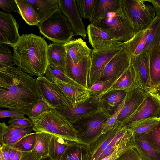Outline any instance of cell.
<instances>
[{"label":"cell","mask_w":160,"mask_h":160,"mask_svg":"<svg viewBox=\"0 0 160 160\" xmlns=\"http://www.w3.org/2000/svg\"><path fill=\"white\" fill-rule=\"evenodd\" d=\"M37 137V132L28 134L11 147L22 152L31 151L33 149Z\"/></svg>","instance_id":"obj_38"},{"label":"cell","mask_w":160,"mask_h":160,"mask_svg":"<svg viewBox=\"0 0 160 160\" xmlns=\"http://www.w3.org/2000/svg\"><path fill=\"white\" fill-rule=\"evenodd\" d=\"M45 75L48 80L53 82L55 80H58L69 84L82 86L71 79L60 70L50 64L47 67Z\"/></svg>","instance_id":"obj_37"},{"label":"cell","mask_w":160,"mask_h":160,"mask_svg":"<svg viewBox=\"0 0 160 160\" xmlns=\"http://www.w3.org/2000/svg\"><path fill=\"white\" fill-rule=\"evenodd\" d=\"M111 116L102 107L71 123L80 140L89 146L102 134L106 124Z\"/></svg>","instance_id":"obj_4"},{"label":"cell","mask_w":160,"mask_h":160,"mask_svg":"<svg viewBox=\"0 0 160 160\" xmlns=\"http://www.w3.org/2000/svg\"><path fill=\"white\" fill-rule=\"evenodd\" d=\"M39 160H52L51 158L48 156L42 158Z\"/></svg>","instance_id":"obj_59"},{"label":"cell","mask_w":160,"mask_h":160,"mask_svg":"<svg viewBox=\"0 0 160 160\" xmlns=\"http://www.w3.org/2000/svg\"><path fill=\"white\" fill-rule=\"evenodd\" d=\"M97 0H75L82 18L89 19L93 12Z\"/></svg>","instance_id":"obj_39"},{"label":"cell","mask_w":160,"mask_h":160,"mask_svg":"<svg viewBox=\"0 0 160 160\" xmlns=\"http://www.w3.org/2000/svg\"><path fill=\"white\" fill-rule=\"evenodd\" d=\"M88 146L72 142L67 148L60 160H88Z\"/></svg>","instance_id":"obj_30"},{"label":"cell","mask_w":160,"mask_h":160,"mask_svg":"<svg viewBox=\"0 0 160 160\" xmlns=\"http://www.w3.org/2000/svg\"><path fill=\"white\" fill-rule=\"evenodd\" d=\"M136 87V83L134 71L130 64L127 69L107 89L102 93L98 98L112 90H122L126 91Z\"/></svg>","instance_id":"obj_24"},{"label":"cell","mask_w":160,"mask_h":160,"mask_svg":"<svg viewBox=\"0 0 160 160\" xmlns=\"http://www.w3.org/2000/svg\"><path fill=\"white\" fill-rule=\"evenodd\" d=\"M8 45L0 44V68L7 67L14 63V57Z\"/></svg>","instance_id":"obj_42"},{"label":"cell","mask_w":160,"mask_h":160,"mask_svg":"<svg viewBox=\"0 0 160 160\" xmlns=\"http://www.w3.org/2000/svg\"><path fill=\"white\" fill-rule=\"evenodd\" d=\"M59 10L67 18L75 35L85 39L87 31L75 0H58Z\"/></svg>","instance_id":"obj_13"},{"label":"cell","mask_w":160,"mask_h":160,"mask_svg":"<svg viewBox=\"0 0 160 160\" xmlns=\"http://www.w3.org/2000/svg\"><path fill=\"white\" fill-rule=\"evenodd\" d=\"M102 107L99 98L91 96L87 100L75 107L70 106L60 109H55L71 123Z\"/></svg>","instance_id":"obj_15"},{"label":"cell","mask_w":160,"mask_h":160,"mask_svg":"<svg viewBox=\"0 0 160 160\" xmlns=\"http://www.w3.org/2000/svg\"><path fill=\"white\" fill-rule=\"evenodd\" d=\"M10 148V147L5 144L2 146L0 147V149H1L2 152L5 160H9V155Z\"/></svg>","instance_id":"obj_54"},{"label":"cell","mask_w":160,"mask_h":160,"mask_svg":"<svg viewBox=\"0 0 160 160\" xmlns=\"http://www.w3.org/2000/svg\"><path fill=\"white\" fill-rule=\"evenodd\" d=\"M144 136L136 140L133 139L132 147L141 160H160V152L151 147Z\"/></svg>","instance_id":"obj_29"},{"label":"cell","mask_w":160,"mask_h":160,"mask_svg":"<svg viewBox=\"0 0 160 160\" xmlns=\"http://www.w3.org/2000/svg\"><path fill=\"white\" fill-rule=\"evenodd\" d=\"M9 46L13 48V63L32 76H44L48 65V45L44 39L33 33L20 35Z\"/></svg>","instance_id":"obj_2"},{"label":"cell","mask_w":160,"mask_h":160,"mask_svg":"<svg viewBox=\"0 0 160 160\" xmlns=\"http://www.w3.org/2000/svg\"><path fill=\"white\" fill-rule=\"evenodd\" d=\"M115 81L111 80L106 81H99L96 82L89 88L91 96L98 98L99 96L108 88Z\"/></svg>","instance_id":"obj_41"},{"label":"cell","mask_w":160,"mask_h":160,"mask_svg":"<svg viewBox=\"0 0 160 160\" xmlns=\"http://www.w3.org/2000/svg\"><path fill=\"white\" fill-rule=\"evenodd\" d=\"M123 125L122 123L116 122L111 128L102 134L89 145L88 160H96L111 142Z\"/></svg>","instance_id":"obj_17"},{"label":"cell","mask_w":160,"mask_h":160,"mask_svg":"<svg viewBox=\"0 0 160 160\" xmlns=\"http://www.w3.org/2000/svg\"><path fill=\"white\" fill-rule=\"evenodd\" d=\"M124 46L122 42L100 49H92L91 62L87 77V88L89 89L100 80L105 67L111 59Z\"/></svg>","instance_id":"obj_8"},{"label":"cell","mask_w":160,"mask_h":160,"mask_svg":"<svg viewBox=\"0 0 160 160\" xmlns=\"http://www.w3.org/2000/svg\"><path fill=\"white\" fill-rule=\"evenodd\" d=\"M52 135L45 132H37L34 147L31 151L41 158L48 156L49 145Z\"/></svg>","instance_id":"obj_35"},{"label":"cell","mask_w":160,"mask_h":160,"mask_svg":"<svg viewBox=\"0 0 160 160\" xmlns=\"http://www.w3.org/2000/svg\"><path fill=\"white\" fill-rule=\"evenodd\" d=\"M24 114L18 112L10 110H0V119L5 118H16L25 116Z\"/></svg>","instance_id":"obj_50"},{"label":"cell","mask_w":160,"mask_h":160,"mask_svg":"<svg viewBox=\"0 0 160 160\" xmlns=\"http://www.w3.org/2000/svg\"><path fill=\"white\" fill-rule=\"evenodd\" d=\"M22 154V152L18 151L12 160H20Z\"/></svg>","instance_id":"obj_57"},{"label":"cell","mask_w":160,"mask_h":160,"mask_svg":"<svg viewBox=\"0 0 160 160\" xmlns=\"http://www.w3.org/2000/svg\"><path fill=\"white\" fill-rule=\"evenodd\" d=\"M28 128L8 125L7 131L4 137V142L11 137L25 130Z\"/></svg>","instance_id":"obj_49"},{"label":"cell","mask_w":160,"mask_h":160,"mask_svg":"<svg viewBox=\"0 0 160 160\" xmlns=\"http://www.w3.org/2000/svg\"><path fill=\"white\" fill-rule=\"evenodd\" d=\"M130 55V64L134 71L138 86L147 91L153 89L150 76L149 53L144 52L137 56Z\"/></svg>","instance_id":"obj_12"},{"label":"cell","mask_w":160,"mask_h":160,"mask_svg":"<svg viewBox=\"0 0 160 160\" xmlns=\"http://www.w3.org/2000/svg\"><path fill=\"white\" fill-rule=\"evenodd\" d=\"M156 89L160 96V84L158 86Z\"/></svg>","instance_id":"obj_60"},{"label":"cell","mask_w":160,"mask_h":160,"mask_svg":"<svg viewBox=\"0 0 160 160\" xmlns=\"http://www.w3.org/2000/svg\"><path fill=\"white\" fill-rule=\"evenodd\" d=\"M116 160H141L134 149L132 147L123 153Z\"/></svg>","instance_id":"obj_48"},{"label":"cell","mask_w":160,"mask_h":160,"mask_svg":"<svg viewBox=\"0 0 160 160\" xmlns=\"http://www.w3.org/2000/svg\"><path fill=\"white\" fill-rule=\"evenodd\" d=\"M9 125L19 127H32L33 124L31 120L25 116L11 118L8 122Z\"/></svg>","instance_id":"obj_44"},{"label":"cell","mask_w":160,"mask_h":160,"mask_svg":"<svg viewBox=\"0 0 160 160\" xmlns=\"http://www.w3.org/2000/svg\"><path fill=\"white\" fill-rule=\"evenodd\" d=\"M0 7L4 12L9 13L14 12L20 14L19 8L15 0H0Z\"/></svg>","instance_id":"obj_45"},{"label":"cell","mask_w":160,"mask_h":160,"mask_svg":"<svg viewBox=\"0 0 160 160\" xmlns=\"http://www.w3.org/2000/svg\"><path fill=\"white\" fill-rule=\"evenodd\" d=\"M40 33L54 42L65 43L75 35L67 18L60 10L39 23Z\"/></svg>","instance_id":"obj_5"},{"label":"cell","mask_w":160,"mask_h":160,"mask_svg":"<svg viewBox=\"0 0 160 160\" xmlns=\"http://www.w3.org/2000/svg\"><path fill=\"white\" fill-rule=\"evenodd\" d=\"M67 54L72 62L76 64L92 55V49L82 38L71 40L64 44Z\"/></svg>","instance_id":"obj_19"},{"label":"cell","mask_w":160,"mask_h":160,"mask_svg":"<svg viewBox=\"0 0 160 160\" xmlns=\"http://www.w3.org/2000/svg\"><path fill=\"white\" fill-rule=\"evenodd\" d=\"M127 91L122 90H112L99 98L103 107L111 115L117 109L124 100Z\"/></svg>","instance_id":"obj_25"},{"label":"cell","mask_w":160,"mask_h":160,"mask_svg":"<svg viewBox=\"0 0 160 160\" xmlns=\"http://www.w3.org/2000/svg\"><path fill=\"white\" fill-rule=\"evenodd\" d=\"M144 136L151 147L160 152V122Z\"/></svg>","instance_id":"obj_40"},{"label":"cell","mask_w":160,"mask_h":160,"mask_svg":"<svg viewBox=\"0 0 160 160\" xmlns=\"http://www.w3.org/2000/svg\"><path fill=\"white\" fill-rule=\"evenodd\" d=\"M145 0H122V9L135 34L148 28L156 16L153 6Z\"/></svg>","instance_id":"obj_6"},{"label":"cell","mask_w":160,"mask_h":160,"mask_svg":"<svg viewBox=\"0 0 160 160\" xmlns=\"http://www.w3.org/2000/svg\"><path fill=\"white\" fill-rule=\"evenodd\" d=\"M150 73L153 88L160 84V44L154 46L149 52Z\"/></svg>","instance_id":"obj_28"},{"label":"cell","mask_w":160,"mask_h":160,"mask_svg":"<svg viewBox=\"0 0 160 160\" xmlns=\"http://www.w3.org/2000/svg\"><path fill=\"white\" fill-rule=\"evenodd\" d=\"M148 27L151 30L148 36L146 43L142 53H149L154 46L160 44V18L156 15Z\"/></svg>","instance_id":"obj_34"},{"label":"cell","mask_w":160,"mask_h":160,"mask_svg":"<svg viewBox=\"0 0 160 160\" xmlns=\"http://www.w3.org/2000/svg\"><path fill=\"white\" fill-rule=\"evenodd\" d=\"M87 32L89 42L93 49H100L119 42L107 32L91 23L87 27Z\"/></svg>","instance_id":"obj_20"},{"label":"cell","mask_w":160,"mask_h":160,"mask_svg":"<svg viewBox=\"0 0 160 160\" xmlns=\"http://www.w3.org/2000/svg\"><path fill=\"white\" fill-rule=\"evenodd\" d=\"M91 57L92 55L75 64L67 54L66 56L65 73L75 82L87 88V77Z\"/></svg>","instance_id":"obj_16"},{"label":"cell","mask_w":160,"mask_h":160,"mask_svg":"<svg viewBox=\"0 0 160 160\" xmlns=\"http://www.w3.org/2000/svg\"><path fill=\"white\" fill-rule=\"evenodd\" d=\"M51 108V106L46 101L40 100L33 107L31 111V115L29 118L37 117Z\"/></svg>","instance_id":"obj_43"},{"label":"cell","mask_w":160,"mask_h":160,"mask_svg":"<svg viewBox=\"0 0 160 160\" xmlns=\"http://www.w3.org/2000/svg\"><path fill=\"white\" fill-rule=\"evenodd\" d=\"M35 10L40 22L59 10L58 0H26Z\"/></svg>","instance_id":"obj_26"},{"label":"cell","mask_w":160,"mask_h":160,"mask_svg":"<svg viewBox=\"0 0 160 160\" xmlns=\"http://www.w3.org/2000/svg\"><path fill=\"white\" fill-rule=\"evenodd\" d=\"M32 127L28 128L25 130L17 134L4 141L6 145L11 147L13 145L20 140L25 136L32 133Z\"/></svg>","instance_id":"obj_47"},{"label":"cell","mask_w":160,"mask_h":160,"mask_svg":"<svg viewBox=\"0 0 160 160\" xmlns=\"http://www.w3.org/2000/svg\"><path fill=\"white\" fill-rule=\"evenodd\" d=\"M64 43L53 42L48 45V64L56 67L65 73L67 52Z\"/></svg>","instance_id":"obj_23"},{"label":"cell","mask_w":160,"mask_h":160,"mask_svg":"<svg viewBox=\"0 0 160 160\" xmlns=\"http://www.w3.org/2000/svg\"><path fill=\"white\" fill-rule=\"evenodd\" d=\"M146 2H148L153 5L156 16L160 18V0H147Z\"/></svg>","instance_id":"obj_53"},{"label":"cell","mask_w":160,"mask_h":160,"mask_svg":"<svg viewBox=\"0 0 160 160\" xmlns=\"http://www.w3.org/2000/svg\"><path fill=\"white\" fill-rule=\"evenodd\" d=\"M152 118H160V96L155 88L148 92L138 108L123 125L128 128L139 121Z\"/></svg>","instance_id":"obj_9"},{"label":"cell","mask_w":160,"mask_h":160,"mask_svg":"<svg viewBox=\"0 0 160 160\" xmlns=\"http://www.w3.org/2000/svg\"><path fill=\"white\" fill-rule=\"evenodd\" d=\"M147 91L138 87L127 91L124 106L119 113L116 122L124 124L136 111L145 97Z\"/></svg>","instance_id":"obj_14"},{"label":"cell","mask_w":160,"mask_h":160,"mask_svg":"<svg viewBox=\"0 0 160 160\" xmlns=\"http://www.w3.org/2000/svg\"><path fill=\"white\" fill-rule=\"evenodd\" d=\"M132 134L128 129L115 149L110 154L100 160H116L126 150L132 146Z\"/></svg>","instance_id":"obj_36"},{"label":"cell","mask_w":160,"mask_h":160,"mask_svg":"<svg viewBox=\"0 0 160 160\" xmlns=\"http://www.w3.org/2000/svg\"><path fill=\"white\" fill-rule=\"evenodd\" d=\"M130 54L124 46L105 67L99 81H116L130 65Z\"/></svg>","instance_id":"obj_11"},{"label":"cell","mask_w":160,"mask_h":160,"mask_svg":"<svg viewBox=\"0 0 160 160\" xmlns=\"http://www.w3.org/2000/svg\"><path fill=\"white\" fill-rule=\"evenodd\" d=\"M14 65L0 68V107L29 117L38 102L46 100L37 79Z\"/></svg>","instance_id":"obj_1"},{"label":"cell","mask_w":160,"mask_h":160,"mask_svg":"<svg viewBox=\"0 0 160 160\" xmlns=\"http://www.w3.org/2000/svg\"><path fill=\"white\" fill-rule=\"evenodd\" d=\"M72 142H74L52 135L49 145L48 156L52 160H60L67 148Z\"/></svg>","instance_id":"obj_32"},{"label":"cell","mask_w":160,"mask_h":160,"mask_svg":"<svg viewBox=\"0 0 160 160\" xmlns=\"http://www.w3.org/2000/svg\"><path fill=\"white\" fill-rule=\"evenodd\" d=\"M57 83L70 101L73 107L82 103L91 97L90 90L82 86L67 83L58 80L54 82Z\"/></svg>","instance_id":"obj_18"},{"label":"cell","mask_w":160,"mask_h":160,"mask_svg":"<svg viewBox=\"0 0 160 160\" xmlns=\"http://www.w3.org/2000/svg\"><path fill=\"white\" fill-rule=\"evenodd\" d=\"M29 118L35 132H45L71 142L83 144L78 138L72 124L55 109L51 108L37 117Z\"/></svg>","instance_id":"obj_3"},{"label":"cell","mask_w":160,"mask_h":160,"mask_svg":"<svg viewBox=\"0 0 160 160\" xmlns=\"http://www.w3.org/2000/svg\"><path fill=\"white\" fill-rule=\"evenodd\" d=\"M18 151L11 147L10 150L9 159L12 160L17 153Z\"/></svg>","instance_id":"obj_56"},{"label":"cell","mask_w":160,"mask_h":160,"mask_svg":"<svg viewBox=\"0 0 160 160\" xmlns=\"http://www.w3.org/2000/svg\"><path fill=\"white\" fill-rule=\"evenodd\" d=\"M20 14L26 23L29 25H38L40 22L32 5L26 0H15Z\"/></svg>","instance_id":"obj_33"},{"label":"cell","mask_w":160,"mask_h":160,"mask_svg":"<svg viewBox=\"0 0 160 160\" xmlns=\"http://www.w3.org/2000/svg\"><path fill=\"white\" fill-rule=\"evenodd\" d=\"M19 28V24L12 14L0 11V32L7 38L9 45L14 44L18 40L20 36Z\"/></svg>","instance_id":"obj_21"},{"label":"cell","mask_w":160,"mask_h":160,"mask_svg":"<svg viewBox=\"0 0 160 160\" xmlns=\"http://www.w3.org/2000/svg\"><path fill=\"white\" fill-rule=\"evenodd\" d=\"M160 122V118H149L139 121L128 128L132 132L133 140L143 136Z\"/></svg>","instance_id":"obj_31"},{"label":"cell","mask_w":160,"mask_h":160,"mask_svg":"<svg viewBox=\"0 0 160 160\" xmlns=\"http://www.w3.org/2000/svg\"><path fill=\"white\" fill-rule=\"evenodd\" d=\"M91 24L106 31L119 42H127L135 34L122 9L116 12L110 13Z\"/></svg>","instance_id":"obj_7"},{"label":"cell","mask_w":160,"mask_h":160,"mask_svg":"<svg viewBox=\"0 0 160 160\" xmlns=\"http://www.w3.org/2000/svg\"><path fill=\"white\" fill-rule=\"evenodd\" d=\"M0 160H5L2 152L1 149H0Z\"/></svg>","instance_id":"obj_58"},{"label":"cell","mask_w":160,"mask_h":160,"mask_svg":"<svg viewBox=\"0 0 160 160\" xmlns=\"http://www.w3.org/2000/svg\"><path fill=\"white\" fill-rule=\"evenodd\" d=\"M0 44H6L9 45L10 43L7 38L0 32Z\"/></svg>","instance_id":"obj_55"},{"label":"cell","mask_w":160,"mask_h":160,"mask_svg":"<svg viewBox=\"0 0 160 160\" xmlns=\"http://www.w3.org/2000/svg\"><path fill=\"white\" fill-rule=\"evenodd\" d=\"M150 30L148 26L147 28L136 33L131 39L124 42L131 55L137 56L142 53Z\"/></svg>","instance_id":"obj_27"},{"label":"cell","mask_w":160,"mask_h":160,"mask_svg":"<svg viewBox=\"0 0 160 160\" xmlns=\"http://www.w3.org/2000/svg\"><path fill=\"white\" fill-rule=\"evenodd\" d=\"M124 102V100L119 106L117 110L111 115V117L108 119L104 127L102 134L104 133L110 129L115 124L117 118L123 108Z\"/></svg>","instance_id":"obj_46"},{"label":"cell","mask_w":160,"mask_h":160,"mask_svg":"<svg viewBox=\"0 0 160 160\" xmlns=\"http://www.w3.org/2000/svg\"><path fill=\"white\" fill-rule=\"evenodd\" d=\"M36 79L43 96L52 108L60 109L72 106L57 83L50 81L44 76Z\"/></svg>","instance_id":"obj_10"},{"label":"cell","mask_w":160,"mask_h":160,"mask_svg":"<svg viewBox=\"0 0 160 160\" xmlns=\"http://www.w3.org/2000/svg\"><path fill=\"white\" fill-rule=\"evenodd\" d=\"M42 158L32 151L22 152L20 160H39Z\"/></svg>","instance_id":"obj_51"},{"label":"cell","mask_w":160,"mask_h":160,"mask_svg":"<svg viewBox=\"0 0 160 160\" xmlns=\"http://www.w3.org/2000/svg\"><path fill=\"white\" fill-rule=\"evenodd\" d=\"M8 128L5 122H2L0 123V147L2 146L4 144V137L6 132Z\"/></svg>","instance_id":"obj_52"},{"label":"cell","mask_w":160,"mask_h":160,"mask_svg":"<svg viewBox=\"0 0 160 160\" xmlns=\"http://www.w3.org/2000/svg\"><path fill=\"white\" fill-rule=\"evenodd\" d=\"M122 0H97L89 21L92 23L96 20L122 9Z\"/></svg>","instance_id":"obj_22"}]
</instances>
